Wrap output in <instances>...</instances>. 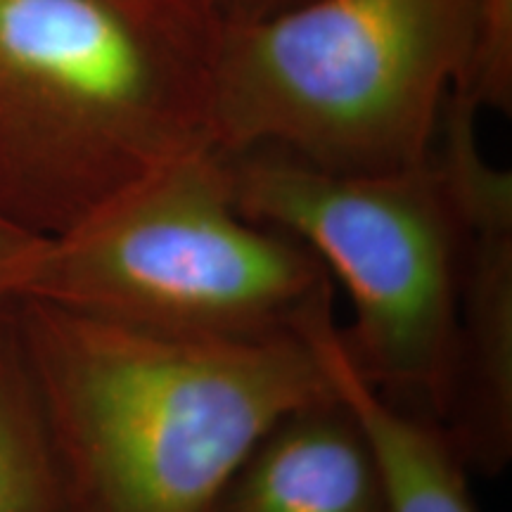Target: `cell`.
<instances>
[{
  "label": "cell",
  "mask_w": 512,
  "mask_h": 512,
  "mask_svg": "<svg viewBox=\"0 0 512 512\" xmlns=\"http://www.w3.org/2000/svg\"><path fill=\"white\" fill-rule=\"evenodd\" d=\"M219 155L240 214L297 238L347 290L354 320L337 335L351 368L441 425L467 219L434 152L382 174H337L268 147Z\"/></svg>",
  "instance_id": "cell-5"
},
{
  "label": "cell",
  "mask_w": 512,
  "mask_h": 512,
  "mask_svg": "<svg viewBox=\"0 0 512 512\" xmlns=\"http://www.w3.org/2000/svg\"><path fill=\"white\" fill-rule=\"evenodd\" d=\"M228 19H256L292 8L302 0H223Z\"/></svg>",
  "instance_id": "cell-12"
},
{
  "label": "cell",
  "mask_w": 512,
  "mask_h": 512,
  "mask_svg": "<svg viewBox=\"0 0 512 512\" xmlns=\"http://www.w3.org/2000/svg\"><path fill=\"white\" fill-rule=\"evenodd\" d=\"M24 297L192 337L309 335L335 280L309 247L240 214L214 147L48 240Z\"/></svg>",
  "instance_id": "cell-4"
},
{
  "label": "cell",
  "mask_w": 512,
  "mask_h": 512,
  "mask_svg": "<svg viewBox=\"0 0 512 512\" xmlns=\"http://www.w3.org/2000/svg\"><path fill=\"white\" fill-rule=\"evenodd\" d=\"M339 399L354 413L380 467L389 512H477L460 463L439 425L382 399L351 368L335 318L313 330Z\"/></svg>",
  "instance_id": "cell-8"
},
{
  "label": "cell",
  "mask_w": 512,
  "mask_h": 512,
  "mask_svg": "<svg viewBox=\"0 0 512 512\" xmlns=\"http://www.w3.org/2000/svg\"><path fill=\"white\" fill-rule=\"evenodd\" d=\"M223 0H0V214L67 233L211 147Z\"/></svg>",
  "instance_id": "cell-2"
},
{
  "label": "cell",
  "mask_w": 512,
  "mask_h": 512,
  "mask_svg": "<svg viewBox=\"0 0 512 512\" xmlns=\"http://www.w3.org/2000/svg\"><path fill=\"white\" fill-rule=\"evenodd\" d=\"M207 512L389 510L373 448L347 403L332 392L275 422Z\"/></svg>",
  "instance_id": "cell-7"
},
{
  "label": "cell",
  "mask_w": 512,
  "mask_h": 512,
  "mask_svg": "<svg viewBox=\"0 0 512 512\" xmlns=\"http://www.w3.org/2000/svg\"><path fill=\"white\" fill-rule=\"evenodd\" d=\"M475 19V0H302L226 19L211 147H268L337 174L425 162L470 67Z\"/></svg>",
  "instance_id": "cell-3"
},
{
  "label": "cell",
  "mask_w": 512,
  "mask_h": 512,
  "mask_svg": "<svg viewBox=\"0 0 512 512\" xmlns=\"http://www.w3.org/2000/svg\"><path fill=\"white\" fill-rule=\"evenodd\" d=\"M67 512H207L278 420L335 392L313 328L261 339L150 330L12 302Z\"/></svg>",
  "instance_id": "cell-1"
},
{
  "label": "cell",
  "mask_w": 512,
  "mask_h": 512,
  "mask_svg": "<svg viewBox=\"0 0 512 512\" xmlns=\"http://www.w3.org/2000/svg\"><path fill=\"white\" fill-rule=\"evenodd\" d=\"M0 512H67L12 304L0 306Z\"/></svg>",
  "instance_id": "cell-9"
},
{
  "label": "cell",
  "mask_w": 512,
  "mask_h": 512,
  "mask_svg": "<svg viewBox=\"0 0 512 512\" xmlns=\"http://www.w3.org/2000/svg\"><path fill=\"white\" fill-rule=\"evenodd\" d=\"M48 238L19 228L0 214V306H8L29 290Z\"/></svg>",
  "instance_id": "cell-11"
},
{
  "label": "cell",
  "mask_w": 512,
  "mask_h": 512,
  "mask_svg": "<svg viewBox=\"0 0 512 512\" xmlns=\"http://www.w3.org/2000/svg\"><path fill=\"white\" fill-rule=\"evenodd\" d=\"M475 119V107L451 98L432 147L467 219L439 427L467 472L498 477L512 460V174L482 155Z\"/></svg>",
  "instance_id": "cell-6"
},
{
  "label": "cell",
  "mask_w": 512,
  "mask_h": 512,
  "mask_svg": "<svg viewBox=\"0 0 512 512\" xmlns=\"http://www.w3.org/2000/svg\"><path fill=\"white\" fill-rule=\"evenodd\" d=\"M475 48L458 98L475 110L512 112V0H475Z\"/></svg>",
  "instance_id": "cell-10"
}]
</instances>
